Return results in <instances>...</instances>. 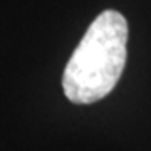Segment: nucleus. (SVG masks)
Here are the masks:
<instances>
[{
    "mask_svg": "<svg viewBox=\"0 0 151 151\" xmlns=\"http://www.w3.org/2000/svg\"><path fill=\"white\" fill-rule=\"evenodd\" d=\"M126 42L128 22L119 12L104 10L92 20L62 76L70 103L91 104L113 91L124 70Z\"/></svg>",
    "mask_w": 151,
    "mask_h": 151,
    "instance_id": "obj_1",
    "label": "nucleus"
}]
</instances>
